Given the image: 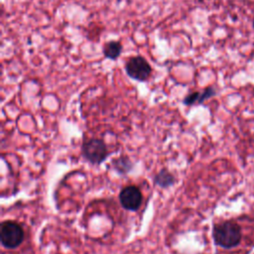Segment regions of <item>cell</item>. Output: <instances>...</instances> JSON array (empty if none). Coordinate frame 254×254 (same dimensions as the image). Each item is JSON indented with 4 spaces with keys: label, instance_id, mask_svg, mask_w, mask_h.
<instances>
[{
    "label": "cell",
    "instance_id": "cell-3",
    "mask_svg": "<svg viewBox=\"0 0 254 254\" xmlns=\"http://www.w3.org/2000/svg\"><path fill=\"white\" fill-rule=\"evenodd\" d=\"M125 70L129 77L138 81H145L152 72L150 64L141 56L130 58L125 64Z\"/></svg>",
    "mask_w": 254,
    "mask_h": 254
},
{
    "label": "cell",
    "instance_id": "cell-1",
    "mask_svg": "<svg viewBox=\"0 0 254 254\" xmlns=\"http://www.w3.org/2000/svg\"><path fill=\"white\" fill-rule=\"evenodd\" d=\"M212 236L216 245L226 249L237 246L242 237L240 226L231 220L216 224L213 227Z\"/></svg>",
    "mask_w": 254,
    "mask_h": 254
},
{
    "label": "cell",
    "instance_id": "cell-5",
    "mask_svg": "<svg viewBox=\"0 0 254 254\" xmlns=\"http://www.w3.org/2000/svg\"><path fill=\"white\" fill-rule=\"evenodd\" d=\"M119 199L127 210H137L142 202V193L137 187L128 186L120 191Z\"/></svg>",
    "mask_w": 254,
    "mask_h": 254
},
{
    "label": "cell",
    "instance_id": "cell-4",
    "mask_svg": "<svg viewBox=\"0 0 254 254\" xmlns=\"http://www.w3.org/2000/svg\"><path fill=\"white\" fill-rule=\"evenodd\" d=\"M82 154L84 158L92 164H100L107 157L105 143L100 139L85 140L82 145Z\"/></svg>",
    "mask_w": 254,
    "mask_h": 254
},
{
    "label": "cell",
    "instance_id": "cell-7",
    "mask_svg": "<svg viewBox=\"0 0 254 254\" xmlns=\"http://www.w3.org/2000/svg\"><path fill=\"white\" fill-rule=\"evenodd\" d=\"M122 44L118 41H111L104 45L103 47V55L106 59L109 60H117L122 53Z\"/></svg>",
    "mask_w": 254,
    "mask_h": 254
},
{
    "label": "cell",
    "instance_id": "cell-9",
    "mask_svg": "<svg viewBox=\"0 0 254 254\" xmlns=\"http://www.w3.org/2000/svg\"><path fill=\"white\" fill-rule=\"evenodd\" d=\"M114 166L116 168V170L120 173H127L131 170L132 168V163L130 162V160L127 157H120L119 159H117L114 163Z\"/></svg>",
    "mask_w": 254,
    "mask_h": 254
},
{
    "label": "cell",
    "instance_id": "cell-8",
    "mask_svg": "<svg viewBox=\"0 0 254 254\" xmlns=\"http://www.w3.org/2000/svg\"><path fill=\"white\" fill-rule=\"evenodd\" d=\"M155 183L162 188H168L175 183V178L169 171L162 170L156 175Z\"/></svg>",
    "mask_w": 254,
    "mask_h": 254
},
{
    "label": "cell",
    "instance_id": "cell-6",
    "mask_svg": "<svg viewBox=\"0 0 254 254\" xmlns=\"http://www.w3.org/2000/svg\"><path fill=\"white\" fill-rule=\"evenodd\" d=\"M215 94V91L212 87H207L205 88L202 92H198V91H194L191 92L190 94H188L185 98H184V103L186 105H192L194 103H201L203 102L205 99L213 96Z\"/></svg>",
    "mask_w": 254,
    "mask_h": 254
},
{
    "label": "cell",
    "instance_id": "cell-2",
    "mask_svg": "<svg viewBox=\"0 0 254 254\" xmlns=\"http://www.w3.org/2000/svg\"><path fill=\"white\" fill-rule=\"evenodd\" d=\"M24 239L22 227L14 221H4L0 226V240L6 248L18 247Z\"/></svg>",
    "mask_w": 254,
    "mask_h": 254
}]
</instances>
